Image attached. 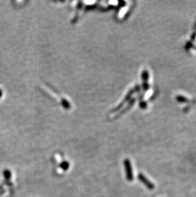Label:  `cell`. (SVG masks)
I'll use <instances>...</instances> for the list:
<instances>
[{
	"mask_svg": "<svg viewBox=\"0 0 196 197\" xmlns=\"http://www.w3.org/2000/svg\"><path fill=\"white\" fill-rule=\"evenodd\" d=\"M124 167L125 170L126 174V178L128 181H132L133 180V168L131 166V163L129 160L126 159L124 160Z\"/></svg>",
	"mask_w": 196,
	"mask_h": 197,
	"instance_id": "6da1fadb",
	"label": "cell"
},
{
	"mask_svg": "<svg viewBox=\"0 0 196 197\" xmlns=\"http://www.w3.org/2000/svg\"><path fill=\"white\" fill-rule=\"evenodd\" d=\"M138 178L140 181L148 188V190H152L154 189V187H155L154 184H153L152 183H151L149 180L143 174H141V173L139 174L138 175Z\"/></svg>",
	"mask_w": 196,
	"mask_h": 197,
	"instance_id": "7a4b0ae2",
	"label": "cell"
},
{
	"mask_svg": "<svg viewBox=\"0 0 196 197\" xmlns=\"http://www.w3.org/2000/svg\"><path fill=\"white\" fill-rule=\"evenodd\" d=\"M60 167L64 170H67L70 167V164L68 161H64L60 164Z\"/></svg>",
	"mask_w": 196,
	"mask_h": 197,
	"instance_id": "3957f363",
	"label": "cell"
},
{
	"mask_svg": "<svg viewBox=\"0 0 196 197\" xmlns=\"http://www.w3.org/2000/svg\"><path fill=\"white\" fill-rule=\"evenodd\" d=\"M4 176H5V179H10V178L11 177V173L10 172V171L5 170L4 171Z\"/></svg>",
	"mask_w": 196,
	"mask_h": 197,
	"instance_id": "277c9868",
	"label": "cell"
},
{
	"mask_svg": "<svg viewBox=\"0 0 196 197\" xmlns=\"http://www.w3.org/2000/svg\"><path fill=\"white\" fill-rule=\"evenodd\" d=\"M2 95V91H0V96Z\"/></svg>",
	"mask_w": 196,
	"mask_h": 197,
	"instance_id": "5b68a950",
	"label": "cell"
}]
</instances>
